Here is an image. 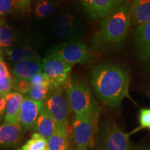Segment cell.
I'll return each mask as SVG.
<instances>
[{
	"instance_id": "27",
	"label": "cell",
	"mask_w": 150,
	"mask_h": 150,
	"mask_svg": "<svg viewBox=\"0 0 150 150\" xmlns=\"http://www.w3.org/2000/svg\"><path fill=\"white\" fill-rule=\"evenodd\" d=\"M11 74L4 59H0V85Z\"/></svg>"
},
{
	"instance_id": "36",
	"label": "cell",
	"mask_w": 150,
	"mask_h": 150,
	"mask_svg": "<svg viewBox=\"0 0 150 150\" xmlns=\"http://www.w3.org/2000/svg\"><path fill=\"white\" fill-rule=\"evenodd\" d=\"M149 129H150V127H149Z\"/></svg>"
},
{
	"instance_id": "20",
	"label": "cell",
	"mask_w": 150,
	"mask_h": 150,
	"mask_svg": "<svg viewBox=\"0 0 150 150\" xmlns=\"http://www.w3.org/2000/svg\"><path fill=\"white\" fill-rule=\"evenodd\" d=\"M58 4L54 0H38L34 8L35 16L37 18L47 19L55 13Z\"/></svg>"
},
{
	"instance_id": "18",
	"label": "cell",
	"mask_w": 150,
	"mask_h": 150,
	"mask_svg": "<svg viewBox=\"0 0 150 150\" xmlns=\"http://www.w3.org/2000/svg\"><path fill=\"white\" fill-rule=\"evenodd\" d=\"M56 129V124L45 108L43 103L42 109L33 128V133L48 140L54 134Z\"/></svg>"
},
{
	"instance_id": "13",
	"label": "cell",
	"mask_w": 150,
	"mask_h": 150,
	"mask_svg": "<svg viewBox=\"0 0 150 150\" xmlns=\"http://www.w3.org/2000/svg\"><path fill=\"white\" fill-rule=\"evenodd\" d=\"M23 132L20 125L4 122L0 125V148L16 147L21 142Z\"/></svg>"
},
{
	"instance_id": "2",
	"label": "cell",
	"mask_w": 150,
	"mask_h": 150,
	"mask_svg": "<svg viewBox=\"0 0 150 150\" xmlns=\"http://www.w3.org/2000/svg\"><path fill=\"white\" fill-rule=\"evenodd\" d=\"M129 6H122L103 19L99 29L91 39V51L106 53L120 47L131 25Z\"/></svg>"
},
{
	"instance_id": "1",
	"label": "cell",
	"mask_w": 150,
	"mask_h": 150,
	"mask_svg": "<svg viewBox=\"0 0 150 150\" xmlns=\"http://www.w3.org/2000/svg\"><path fill=\"white\" fill-rule=\"evenodd\" d=\"M91 84L99 102L110 108L120 106L125 98H130L129 71L116 63H99L90 73Z\"/></svg>"
},
{
	"instance_id": "21",
	"label": "cell",
	"mask_w": 150,
	"mask_h": 150,
	"mask_svg": "<svg viewBox=\"0 0 150 150\" xmlns=\"http://www.w3.org/2000/svg\"><path fill=\"white\" fill-rule=\"evenodd\" d=\"M52 90L53 87L48 81L41 84L32 85L28 93V97L37 102L44 103L51 94Z\"/></svg>"
},
{
	"instance_id": "25",
	"label": "cell",
	"mask_w": 150,
	"mask_h": 150,
	"mask_svg": "<svg viewBox=\"0 0 150 150\" xmlns=\"http://www.w3.org/2000/svg\"><path fill=\"white\" fill-rule=\"evenodd\" d=\"M13 0H0V17H5L12 14L16 10Z\"/></svg>"
},
{
	"instance_id": "8",
	"label": "cell",
	"mask_w": 150,
	"mask_h": 150,
	"mask_svg": "<svg viewBox=\"0 0 150 150\" xmlns=\"http://www.w3.org/2000/svg\"><path fill=\"white\" fill-rule=\"evenodd\" d=\"M52 28L56 37L67 42H76L83 33L79 22L69 13H61L56 16Z\"/></svg>"
},
{
	"instance_id": "16",
	"label": "cell",
	"mask_w": 150,
	"mask_h": 150,
	"mask_svg": "<svg viewBox=\"0 0 150 150\" xmlns=\"http://www.w3.org/2000/svg\"><path fill=\"white\" fill-rule=\"evenodd\" d=\"M131 24L142 25L150 22V0H133L129 6Z\"/></svg>"
},
{
	"instance_id": "10",
	"label": "cell",
	"mask_w": 150,
	"mask_h": 150,
	"mask_svg": "<svg viewBox=\"0 0 150 150\" xmlns=\"http://www.w3.org/2000/svg\"><path fill=\"white\" fill-rule=\"evenodd\" d=\"M127 0H79L86 13L95 20H103L126 4Z\"/></svg>"
},
{
	"instance_id": "23",
	"label": "cell",
	"mask_w": 150,
	"mask_h": 150,
	"mask_svg": "<svg viewBox=\"0 0 150 150\" xmlns=\"http://www.w3.org/2000/svg\"><path fill=\"white\" fill-rule=\"evenodd\" d=\"M24 150H49L47 139L33 133L31 139L22 147Z\"/></svg>"
},
{
	"instance_id": "7",
	"label": "cell",
	"mask_w": 150,
	"mask_h": 150,
	"mask_svg": "<svg viewBox=\"0 0 150 150\" xmlns=\"http://www.w3.org/2000/svg\"><path fill=\"white\" fill-rule=\"evenodd\" d=\"M51 53L58 56L72 65L88 64L93 60L91 50H89L86 45L79 41L65 42L56 47Z\"/></svg>"
},
{
	"instance_id": "6",
	"label": "cell",
	"mask_w": 150,
	"mask_h": 150,
	"mask_svg": "<svg viewBox=\"0 0 150 150\" xmlns=\"http://www.w3.org/2000/svg\"><path fill=\"white\" fill-rule=\"evenodd\" d=\"M64 88L65 86L53 88L44 102V106L53 118L56 126L68 129L71 109Z\"/></svg>"
},
{
	"instance_id": "5",
	"label": "cell",
	"mask_w": 150,
	"mask_h": 150,
	"mask_svg": "<svg viewBox=\"0 0 150 150\" xmlns=\"http://www.w3.org/2000/svg\"><path fill=\"white\" fill-rule=\"evenodd\" d=\"M98 129V122L84 115H74L72 122V137L75 147L79 150L93 147Z\"/></svg>"
},
{
	"instance_id": "4",
	"label": "cell",
	"mask_w": 150,
	"mask_h": 150,
	"mask_svg": "<svg viewBox=\"0 0 150 150\" xmlns=\"http://www.w3.org/2000/svg\"><path fill=\"white\" fill-rule=\"evenodd\" d=\"M42 72L53 88L64 87L71 78L73 65L50 53L42 60Z\"/></svg>"
},
{
	"instance_id": "19",
	"label": "cell",
	"mask_w": 150,
	"mask_h": 150,
	"mask_svg": "<svg viewBox=\"0 0 150 150\" xmlns=\"http://www.w3.org/2000/svg\"><path fill=\"white\" fill-rule=\"evenodd\" d=\"M47 141L49 150H68L70 149L68 129L56 126L55 132Z\"/></svg>"
},
{
	"instance_id": "34",
	"label": "cell",
	"mask_w": 150,
	"mask_h": 150,
	"mask_svg": "<svg viewBox=\"0 0 150 150\" xmlns=\"http://www.w3.org/2000/svg\"><path fill=\"white\" fill-rule=\"evenodd\" d=\"M68 150H79V149H77V148L75 147H74V148H70V149H69Z\"/></svg>"
},
{
	"instance_id": "26",
	"label": "cell",
	"mask_w": 150,
	"mask_h": 150,
	"mask_svg": "<svg viewBox=\"0 0 150 150\" xmlns=\"http://www.w3.org/2000/svg\"><path fill=\"white\" fill-rule=\"evenodd\" d=\"M139 124L140 128L147 129L150 127V108H141L139 111Z\"/></svg>"
},
{
	"instance_id": "3",
	"label": "cell",
	"mask_w": 150,
	"mask_h": 150,
	"mask_svg": "<svg viewBox=\"0 0 150 150\" xmlns=\"http://www.w3.org/2000/svg\"><path fill=\"white\" fill-rule=\"evenodd\" d=\"M71 111L99 122L102 109L88 86L79 79H72L65 86Z\"/></svg>"
},
{
	"instance_id": "15",
	"label": "cell",
	"mask_w": 150,
	"mask_h": 150,
	"mask_svg": "<svg viewBox=\"0 0 150 150\" xmlns=\"http://www.w3.org/2000/svg\"><path fill=\"white\" fill-rule=\"evenodd\" d=\"M3 51L6 59L12 66L27 60L40 59L39 54L32 47L29 45L11 47L3 50Z\"/></svg>"
},
{
	"instance_id": "30",
	"label": "cell",
	"mask_w": 150,
	"mask_h": 150,
	"mask_svg": "<svg viewBox=\"0 0 150 150\" xmlns=\"http://www.w3.org/2000/svg\"><path fill=\"white\" fill-rule=\"evenodd\" d=\"M6 107V96L0 94V125L4 120Z\"/></svg>"
},
{
	"instance_id": "12",
	"label": "cell",
	"mask_w": 150,
	"mask_h": 150,
	"mask_svg": "<svg viewBox=\"0 0 150 150\" xmlns=\"http://www.w3.org/2000/svg\"><path fill=\"white\" fill-rule=\"evenodd\" d=\"M133 37L140 60L150 66V22L136 27Z\"/></svg>"
},
{
	"instance_id": "33",
	"label": "cell",
	"mask_w": 150,
	"mask_h": 150,
	"mask_svg": "<svg viewBox=\"0 0 150 150\" xmlns=\"http://www.w3.org/2000/svg\"><path fill=\"white\" fill-rule=\"evenodd\" d=\"M147 93L148 94V95L150 97V86L148 87V88L147 90Z\"/></svg>"
},
{
	"instance_id": "31",
	"label": "cell",
	"mask_w": 150,
	"mask_h": 150,
	"mask_svg": "<svg viewBox=\"0 0 150 150\" xmlns=\"http://www.w3.org/2000/svg\"><path fill=\"white\" fill-rule=\"evenodd\" d=\"M131 150H149L147 147H142V146H135L134 148H132Z\"/></svg>"
},
{
	"instance_id": "14",
	"label": "cell",
	"mask_w": 150,
	"mask_h": 150,
	"mask_svg": "<svg viewBox=\"0 0 150 150\" xmlns=\"http://www.w3.org/2000/svg\"><path fill=\"white\" fill-rule=\"evenodd\" d=\"M24 97L16 91H11L6 95V107L4 122L20 125L19 115Z\"/></svg>"
},
{
	"instance_id": "22",
	"label": "cell",
	"mask_w": 150,
	"mask_h": 150,
	"mask_svg": "<svg viewBox=\"0 0 150 150\" xmlns=\"http://www.w3.org/2000/svg\"><path fill=\"white\" fill-rule=\"evenodd\" d=\"M16 35L14 31L9 24L4 20L0 18V46L3 50L8 49L13 47Z\"/></svg>"
},
{
	"instance_id": "28",
	"label": "cell",
	"mask_w": 150,
	"mask_h": 150,
	"mask_svg": "<svg viewBox=\"0 0 150 150\" xmlns=\"http://www.w3.org/2000/svg\"><path fill=\"white\" fill-rule=\"evenodd\" d=\"M17 9L22 11H27L29 10L31 0H13Z\"/></svg>"
},
{
	"instance_id": "29",
	"label": "cell",
	"mask_w": 150,
	"mask_h": 150,
	"mask_svg": "<svg viewBox=\"0 0 150 150\" xmlns=\"http://www.w3.org/2000/svg\"><path fill=\"white\" fill-rule=\"evenodd\" d=\"M29 82L31 83V86L32 85H38V84H41L45 83V82L47 81L45 75L44 74V73L41 72L38 74H35V76H33L32 78H31L29 80Z\"/></svg>"
},
{
	"instance_id": "24",
	"label": "cell",
	"mask_w": 150,
	"mask_h": 150,
	"mask_svg": "<svg viewBox=\"0 0 150 150\" xmlns=\"http://www.w3.org/2000/svg\"><path fill=\"white\" fill-rule=\"evenodd\" d=\"M31 86V84L29 80L19 79L14 77L13 87V91L18 92L22 95H25V94L29 93Z\"/></svg>"
},
{
	"instance_id": "32",
	"label": "cell",
	"mask_w": 150,
	"mask_h": 150,
	"mask_svg": "<svg viewBox=\"0 0 150 150\" xmlns=\"http://www.w3.org/2000/svg\"><path fill=\"white\" fill-rule=\"evenodd\" d=\"M4 51L3 49L0 47V59H4Z\"/></svg>"
},
{
	"instance_id": "11",
	"label": "cell",
	"mask_w": 150,
	"mask_h": 150,
	"mask_svg": "<svg viewBox=\"0 0 150 150\" xmlns=\"http://www.w3.org/2000/svg\"><path fill=\"white\" fill-rule=\"evenodd\" d=\"M42 106V102H37L29 97H24L19 115V124L24 131L33 129Z\"/></svg>"
},
{
	"instance_id": "9",
	"label": "cell",
	"mask_w": 150,
	"mask_h": 150,
	"mask_svg": "<svg viewBox=\"0 0 150 150\" xmlns=\"http://www.w3.org/2000/svg\"><path fill=\"white\" fill-rule=\"evenodd\" d=\"M101 147L102 150H131L129 135L112 121L106 122L102 131Z\"/></svg>"
},
{
	"instance_id": "35",
	"label": "cell",
	"mask_w": 150,
	"mask_h": 150,
	"mask_svg": "<svg viewBox=\"0 0 150 150\" xmlns=\"http://www.w3.org/2000/svg\"><path fill=\"white\" fill-rule=\"evenodd\" d=\"M18 150H24L23 149H22V148H20V149H19Z\"/></svg>"
},
{
	"instance_id": "17",
	"label": "cell",
	"mask_w": 150,
	"mask_h": 150,
	"mask_svg": "<svg viewBox=\"0 0 150 150\" xmlns=\"http://www.w3.org/2000/svg\"><path fill=\"white\" fill-rule=\"evenodd\" d=\"M42 65L40 59L24 61L13 66L12 74L19 79L29 80L35 74L42 72Z\"/></svg>"
}]
</instances>
